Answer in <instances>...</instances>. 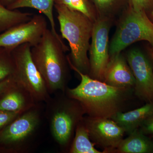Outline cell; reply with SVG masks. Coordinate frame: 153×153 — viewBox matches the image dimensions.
Listing matches in <instances>:
<instances>
[{"label":"cell","mask_w":153,"mask_h":153,"mask_svg":"<svg viewBox=\"0 0 153 153\" xmlns=\"http://www.w3.org/2000/svg\"><path fill=\"white\" fill-rule=\"evenodd\" d=\"M69 67L81 77L79 85L65 91L67 96L79 102L85 113L93 117L110 118L120 111L122 105L129 95L131 88L114 87L93 79L78 71L67 56Z\"/></svg>","instance_id":"1"},{"label":"cell","mask_w":153,"mask_h":153,"mask_svg":"<svg viewBox=\"0 0 153 153\" xmlns=\"http://www.w3.org/2000/svg\"><path fill=\"white\" fill-rule=\"evenodd\" d=\"M68 50L63 41L48 28L38 44L31 47L33 62L51 95L67 89L69 64L65 53Z\"/></svg>","instance_id":"2"},{"label":"cell","mask_w":153,"mask_h":153,"mask_svg":"<svg viewBox=\"0 0 153 153\" xmlns=\"http://www.w3.org/2000/svg\"><path fill=\"white\" fill-rule=\"evenodd\" d=\"M62 38L68 41L71 49V64L84 74L89 73L88 52L90 47L94 22L84 14L55 4Z\"/></svg>","instance_id":"3"},{"label":"cell","mask_w":153,"mask_h":153,"mask_svg":"<svg viewBox=\"0 0 153 153\" xmlns=\"http://www.w3.org/2000/svg\"><path fill=\"white\" fill-rule=\"evenodd\" d=\"M42 103H36L0 131V153H27L33 149L45 116Z\"/></svg>","instance_id":"4"},{"label":"cell","mask_w":153,"mask_h":153,"mask_svg":"<svg viewBox=\"0 0 153 153\" xmlns=\"http://www.w3.org/2000/svg\"><path fill=\"white\" fill-rule=\"evenodd\" d=\"M52 95L45 102V117L53 139L62 149H65L85 112L79 102L65 92Z\"/></svg>","instance_id":"5"},{"label":"cell","mask_w":153,"mask_h":153,"mask_svg":"<svg viewBox=\"0 0 153 153\" xmlns=\"http://www.w3.org/2000/svg\"><path fill=\"white\" fill-rule=\"evenodd\" d=\"M147 41L153 47V23L145 11L128 7L119 23L109 46V55L120 53L134 43Z\"/></svg>","instance_id":"6"},{"label":"cell","mask_w":153,"mask_h":153,"mask_svg":"<svg viewBox=\"0 0 153 153\" xmlns=\"http://www.w3.org/2000/svg\"><path fill=\"white\" fill-rule=\"evenodd\" d=\"M31 47L30 44H25L12 50L15 65L13 78L18 84L27 91L36 102H46L51 95L33 62Z\"/></svg>","instance_id":"7"},{"label":"cell","mask_w":153,"mask_h":153,"mask_svg":"<svg viewBox=\"0 0 153 153\" xmlns=\"http://www.w3.org/2000/svg\"><path fill=\"white\" fill-rule=\"evenodd\" d=\"M112 18L98 16L94 22L89 47V76L103 81L109 58L108 36Z\"/></svg>","instance_id":"8"},{"label":"cell","mask_w":153,"mask_h":153,"mask_svg":"<svg viewBox=\"0 0 153 153\" xmlns=\"http://www.w3.org/2000/svg\"><path fill=\"white\" fill-rule=\"evenodd\" d=\"M48 29L47 19L41 14L33 15L28 22L12 27L0 33V47L12 50L20 45L38 44Z\"/></svg>","instance_id":"9"},{"label":"cell","mask_w":153,"mask_h":153,"mask_svg":"<svg viewBox=\"0 0 153 153\" xmlns=\"http://www.w3.org/2000/svg\"><path fill=\"white\" fill-rule=\"evenodd\" d=\"M91 140L106 150L116 149L123 139L124 129L111 119L83 117Z\"/></svg>","instance_id":"10"},{"label":"cell","mask_w":153,"mask_h":153,"mask_svg":"<svg viewBox=\"0 0 153 153\" xmlns=\"http://www.w3.org/2000/svg\"><path fill=\"white\" fill-rule=\"evenodd\" d=\"M126 59L135 79L137 95L149 102H153V71L149 60L137 49L129 51Z\"/></svg>","instance_id":"11"},{"label":"cell","mask_w":153,"mask_h":153,"mask_svg":"<svg viewBox=\"0 0 153 153\" xmlns=\"http://www.w3.org/2000/svg\"><path fill=\"white\" fill-rule=\"evenodd\" d=\"M103 81L114 87H134L135 79L131 69L120 53L111 56L105 71Z\"/></svg>","instance_id":"12"},{"label":"cell","mask_w":153,"mask_h":153,"mask_svg":"<svg viewBox=\"0 0 153 153\" xmlns=\"http://www.w3.org/2000/svg\"><path fill=\"white\" fill-rule=\"evenodd\" d=\"M37 103L27 91L16 82L0 97V111L23 113Z\"/></svg>","instance_id":"13"},{"label":"cell","mask_w":153,"mask_h":153,"mask_svg":"<svg viewBox=\"0 0 153 153\" xmlns=\"http://www.w3.org/2000/svg\"><path fill=\"white\" fill-rule=\"evenodd\" d=\"M153 115V102H149L141 107L131 111L123 113L119 111L111 119L128 134L137 129L140 126Z\"/></svg>","instance_id":"14"},{"label":"cell","mask_w":153,"mask_h":153,"mask_svg":"<svg viewBox=\"0 0 153 153\" xmlns=\"http://www.w3.org/2000/svg\"><path fill=\"white\" fill-rule=\"evenodd\" d=\"M123 139L116 148L118 152L122 153H153V142L137 129L129 134Z\"/></svg>","instance_id":"15"},{"label":"cell","mask_w":153,"mask_h":153,"mask_svg":"<svg viewBox=\"0 0 153 153\" xmlns=\"http://www.w3.org/2000/svg\"><path fill=\"white\" fill-rule=\"evenodd\" d=\"M54 5L55 0H16L7 8L11 10L23 8H30L38 10L48 19L51 26V31L54 35L59 40H62L56 30L53 15Z\"/></svg>","instance_id":"16"},{"label":"cell","mask_w":153,"mask_h":153,"mask_svg":"<svg viewBox=\"0 0 153 153\" xmlns=\"http://www.w3.org/2000/svg\"><path fill=\"white\" fill-rule=\"evenodd\" d=\"M71 153H101L94 147L87 128L82 120L75 130V137L69 149Z\"/></svg>","instance_id":"17"},{"label":"cell","mask_w":153,"mask_h":153,"mask_svg":"<svg viewBox=\"0 0 153 153\" xmlns=\"http://www.w3.org/2000/svg\"><path fill=\"white\" fill-rule=\"evenodd\" d=\"M33 16L31 13L10 10L0 3V33L16 25L28 22Z\"/></svg>","instance_id":"18"},{"label":"cell","mask_w":153,"mask_h":153,"mask_svg":"<svg viewBox=\"0 0 153 153\" xmlns=\"http://www.w3.org/2000/svg\"><path fill=\"white\" fill-rule=\"evenodd\" d=\"M97 16L112 18L113 16L128 7L129 0H91Z\"/></svg>","instance_id":"19"},{"label":"cell","mask_w":153,"mask_h":153,"mask_svg":"<svg viewBox=\"0 0 153 153\" xmlns=\"http://www.w3.org/2000/svg\"><path fill=\"white\" fill-rule=\"evenodd\" d=\"M55 4L63 5L70 10L80 12L94 22L98 17L91 0H55Z\"/></svg>","instance_id":"20"},{"label":"cell","mask_w":153,"mask_h":153,"mask_svg":"<svg viewBox=\"0 0 153 153\" xmlns=\"http://www.w3.org/2000/svg\"><path fill=\"white\" fill-rule=\"evenodd\" d=\"M15 65L12 51L0 47V81L13 78Z\"/></svg>","instance_id":"21"},{"label":"cell","mask_w":153,"mask_h":153,"mask_svg":"<svg viewBox=\"0 0 153 153\" xmlns=\"http://www.w3.org/2000/svg\"><path fill=\"white\" fill-rule=\"evenodd\" d=\"M22 113L0 111V131L8 125Z\"/></svg>","instance_id":"22"},{"label":"cell","mask_w":153,"mask_h":153,"mask_svg":"<svg viewBox=\"0 0 153 153\" xmlns=\"http://www.w3.org/2000/svg\"><path fill=\"white\" fill-rule=\"evenodd\" d=\"M152 4V0H129V7L136 11L146 12Z\"/></svg>","instance_id":"23"},{"label":"cell","mask_w":153,"mask_h":153,"mask_svg":"<svg viewBox=\"0 0 153 153\" xmlns=\"http://www.w3.org/2000/svg\"><path fill=\"white\" fill-rule=\"evenodd\" d=\"M16 82L13 78H10L0 81V97Z\"/></svg>","instance_id":"24"},{"label":"cell","mask_w":153,"mask_h":153,"mask_svg":"<svg viewBox=\"0 0 153 153\" xmlns=\"http://www.w3.org/2000/svg\"><path fill=\"white\" fill-rule=\"evenodd\" d=\"M141 126L145 132L153 134V115L145 121Z\"/></svg>","instance_id":"25"},{"label":"cell","mask_w":153,"mask_h":153,"mask_svg":"<svg viewBox=\"0 0 153 153\" xmlns=\"http://www.w3.org/2000/svg\"><path fill=\"white\" fill-rule=\"evenodd\" d=\"M16 1V0H0V3L7 7Z\"/></svg>","instance_id":"26"},{"label":"cell","mask_w":153,"mask_h":153,"mask_svg":"<svg viewBox=\"0 0 153 153\" xmlns=\"http://www.w3.org/2000/svg\"><path fill=\"white\" fill-rule=\"evenodd\" d=\"M152 18H153V10H152Z\"/></svg>","instance_id":"27"},{"label":"cell","mask_w":153,"mask_h":153,"mask_svg":"<svg viewBox=\"0 0 153 153\" xmlns=\"http://www.w3.org/2000/svg\"><path fill=\"white\" fill-rule=\"evenodd\" d=\"M152 59H153V52H152Z\"/></svg>","instance_id":"28"}]
</instances>
